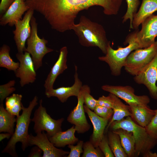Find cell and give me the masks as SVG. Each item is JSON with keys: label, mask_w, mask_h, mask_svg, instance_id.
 Returning a JSON list of instances; mask_svg holds the SVG:
<instances>
[{"label": "cell", "mask_w": 157, "mask_h": 157, "mask_svg": "<svg viewBox=\"0 0 157 157\" xmlns=\"http://www.w3.org/2000/svg\"><path fill=\"white\" fill-rule=\"evenodd\" d=\"M123 0H27L30 8L42 15L52 29L60 32L72 30L80 11L95 6L108 15L117 14Z\"/></svg>", "instance_id": "obj_1"}, {"label": "cell", "mask_w": 157, "mask_h": 157, "mask_svg": "<svg viewBox=\"0 0 157 157\" xmlns=\"http://www.w3.org/2000/svg\"><path fill=\"white\" fill-rule=\"evenodd\" d=\"M72 30L77 36L81 45L97 47L104 54L106 53L108 45L110 42L108 41L106 31L101 25L82 15L79 23L74 24Z\"/></svg>", "instance_id": "obj_2"}, {"label": "cell", "mask_w": 157, "mask_h": 157, "mask_svg": "<svg viewBox=\"0 0 157 157\" xmlns=\"http://www.w3.org/2000/svg\"><path fill=\"white\" fill-rule=\"evenodd\" d=\"M38 97L35 96L30 103L28 106L26 108L22 104V114L16 117V126L14 132L7 145L2 151V153H7L13 157L18 155L16 150V145L18 142L22 144V149L23 151L29 145V135L28 129L31 122V116L32 111L38 104Z\"/></svg>", "instance_id": "obj_3"}, {"label": "cell", "mask_w": 157, "mask_h": 157, "mask_svg": "<svg viewBox=\"0 0 157 157\" xmlns=\"http://www.w3.org/2000/svg\"><path fill=\"white\" fill-rule=\"evenodd\" d=\"M136 29L126 37L124 44L125 45L128 44L127 46L125 47H118L117 49H114L111 47L110 42L105 55L98 57L100 60L108 65L113 75L118 76L121 74L127 57L132 51L142 48L136 40Z\"/></svg>", "instance_id": "obj_4"}, {"label": "cell", "mask_w": 157, "mask_h": 157, "mask_svg": "<svg viewBox=\"0 0 157 157\" xmlns=\"http://www.w3.org/2000/svg\"><path fill=\"white\" fill-rule=\"evenodd\" d=\"M109 128L112 131L121 128L132 133L135 141V156H136L141 154L144 156L157 143V140L149 135L145 128L137 124L130 116L113 122Z\"/></svg>", "instance_id": "obj_5"}, {"label": "cell", "mask_w": 157, "mask_h": 157, "mask_svg": "<svg viewBox=\"0 0 157 157\" xmlns=\"http://www.w3.org/2000/svg\"><path fill=\"white\" fill-rule=\"evenodd\" d=\"M31 31L30 36L27 40V47L24 52L29 53L31 56L35 70L42 65V60L47 53L53 50L46 46L48 41L43 38H40L38 35L37 23L33 15L30 21Z\"/></svg>", "instance_id": "obj_6"}, {"label": "cell", "mask_w": 157, "mask_h": 157, "mask_svg": "<svg viewBox=\"0 0 157 157\" xmlns=\"http://www.w3.org/2000/svg\"><path fill=\"white\" fill-rule=\"evenodd\" d=\"M157 53V41L147 48L135 50L126 60L124 66L125 70L131 75H137L151 61Z\"/></svg>", "instance_id": "obj_7"}, {"label": "cell", "mask_w": 157, "mask_h": 157, "mask_svg": "<svg viewBox=\"0 0 157 157\" xmlns=\"http://www.w3.org/2000/svg\"><path fill=\"white\" fill-rule=\"evenodd\" d=\"M42 100L40 99L39 106L35 110L31 121L34 123L33 129L36 134L45 131L49 138L62 131L61 126L64 118H62L58 120L52 118L47 113L46 108L42 106Z\"/></svg>", "instance_id": "obj_8"}, {"label": "cell", "mask_w": 157, "mask_h": 157, "mask_svg": "<svg viewBox=\"0 0 157 157\" xmlns=\"http://www.w3.org/2000/svg\"><path fill=\"white\" fill-rule=\"evenodd\" d=\"M101 88L103 90L122 99L129 106L147 105L150 102V99L147 96L135 95L134 89L130 86L105 85L102 86Z\"/></svg>", "instance_id": "obj_9"}, {"label": "cell", "mask_w": 157, "mask_h": 157, "mask_svg": "<svg viewBox=\"0 0 157 157\" xmlns=\"http://www.w3.org/2000/svg\"><path fill=\"white\" fill-rule=\"evenodd\" d=\"M134 79L137 83L145 85L151 97L157 100V53L142 71L135 76Z\"/></svg>", "instance_id": "obj_10"}, {"label": "cell", "mask_w": 157, "mask_h": 157, "mask_svg": "<svg viewBox=\"0 0 157 157\" xmlns=\"http://www.w3.org/2000/svg\"><path fill=\"white\" fill-rule=\"evenodd\" d=\"M16 56L19 65L14 72L16 76L20 78L21 86L23 87L34 83L36 79V74L30 54L27 52H24V53H18Z\"/></svg>", "instance_id": "obj_11"}, {"label": "cell", "mask_w": 157, "mask_h": 157, "mask_svg": "<svg viewBox=\"0 0 157 157\" xmlns=\"http://www.w3.org/2000/svg\"><path fill=\"white\" fill-rule=\"evenodd\" d=\"M34 11L32 9L29 8L27 11L23 19L17 21L15 24V29L13 33L18 53H23L25 50V42L31 33V28L30 23Z\"/></svg>", "instance_id": "obj_12"}, {"label": "cell", "mask_w": 157, "mask_h": 157, "mask_svg": "<svg viewBox=\"0 0 157 157\" xmlns=\"http://www.w3.org/2000/svg\"><path fill=\"white\" fill-rule=\"evenodd\" d=\"M140 30L137 29L136 39L142 48H147L155 42L157 36V15L146 18L141 24Z\"/></svg>", "instance_id": "obj_13"}, {"label": "cell", "mask_w": 157, "mask_h": 157, "mask_svg": "<svg viewBox=\"0 0 157 157\" xmlns=\"http://www.w3.org/2000/svg\"><path fill=\"white\" fill-rule=\"evenodd\" d=\"M77 98V104L71 111L67 120L69 123L74 125L76 131L78 133H83L89 130L90 126L85 115L83 90L82 87Z\"/></svg>", "instance_id": "obj_14"}, {"label": "cell", "mask_w": 157, "mask_h": 157, "mask_svg": "<svg viewBox=\"0 0 157 157\" xmlns=\"http://www.w3.org/2000/svg\"><path fill=\"white\" fill-rule=\"evenodd\" d=\"M34 136L31 133L29 135V145L38 147L42 151V157H65L69 152L59 149L56 147L49 140L46 133L43 131L36 133Z\"/></svg>", "instance_id": "obj_15"}, {"label": "cell", "mask_w": 157, "mask_h": 157, "mask_svg": "<svg viewBox=\"0 0 157 157\" xmlns=\"http://www.w3.org/2000/svg\"><path fill=\"white\" fill-rule=\"evenodd\" d=\"M75 73L74 76V82L70 87H62L56 89L53 88L45 91L48 98L56 97L62 103L65 102L68 98L72 96L77 97L82 86V84L78 76L77 67L75 65Z\"/></svg>", "instance_id": "obj_16"}, {"label": "cell", "mask_w": 157, "mask_h": 157, "mask_svg": "<svg viewBox=\"0 0 157 157\" xmlns=\"http://www.w3.org/2000/svg\"><path fill=\"white\" fill-rule=\"evenodd\" d=\"M85 112L88 115L93 127L92 133L90 141L94 146L98 147L99 144L104 135V131L108 124V119L101 117L84 105Z\"/></svg>", "instance_id": "obj_17"}, {"label": "cell", "mask_w": 157, "mask_h": 157, "mask_svg": "<svg viewBox=\"0 0 157 157\" xmlns=\"http://www.w3.org/2000/svg\"><path fill=\"white\" fill-rule=\"evenodd\" d=\"M29 9L24 0H15L1 17L0 25L13 26L16 22L21 20L22 15Z\"/></svg>", "instance_id": "obj_18"}, {"label": "cell", "mask_w": 157, "mask_h": 157, "mask_svg": "<svg viewBox=\"0 0 157 157\" xmlns=\"http://www.w3.org/2000/svg\"><path fill=\"white\" fill-rule=\"evenodd\" d=\"M68 50L66 46L62 47L58 60L51 69L45 81V90L53 88V85L58 76L67 68V64Z\"/></svg>", "instance_id": "obj_19"}, {"label": "cell", "mask_w": 157, "mask_h": 157, "mask_svg": "<svg viewBox=\"0 0 157 157\" xmlns=\"http://www.w3.org/2000/svg\"><path fill=\"white\" fill-rule=\"evenodd\" d=\"M132 119L140 126L144 127L150 123L157 109H151L147 105L129 106Z\"/></svg>", "instance_id": "obj_20"}, {"label": "cell", "mask_w": 157, "mask_h": 157, "mask_svg": "<svg viewBox=\"0 0 157 157\" xmlns=\"http://www.w3.org/2000/svg\"><path fill=\"white\" fill-rule=\"evenodd\" d=\"M157 11V0H142L140 8L134 17L133 29H138L139 26L148 17Z\"/></svg>", "instance_id": "obj_21"}, {"label": "cell", "mask_w": 157, "mask_h": 157, "mask_svg": "<svg viewBox=\"0 0 157 157\" xmlns=\"http://www.w3.org/2000/svg\"><path fill=\"white\" fill-rule=\"evenodd\" d=\"M76 129L74 125L67 130L61 131L49 138L50 141L57 147H63L66 145L74 144L79 141L75 137Z\"/></svg>", "instance_id": "obj_22"}, {"label": "cell", "mask_w": 157, "mask_h": 157, "mask_svg": "<svg viewBox=\"0 0 157 157\" xmlns=\"http://www.w3.org/2000/svg\"><path fill=\"white\" fill-rule=\"evenodd\" d=\"M110 93L113 101V114L111 120L106 128V131L108 130L110 125L113 122L120 120L125 117L131 116L129 106L124 104L115 95Z\"/></svg>", "instance_id": "obj_23"}, {"label": "cell", "mask_w": 157, "mask_h": 157, "mask_svg": "<svg viewBox=\"0 0 157 157\" xmlns=\"http://www.w3.org/2000/svg\"><path fill=\"white\" fill-rule=\"evenodd\" d=\"M112 131L119 135L122 147L128 156H135V141L132 133L121 128Z\"/></svg>", "instance_id": "obj_24"}, {"label": "cell", "mask_w": 157, "mask_h": 157, "mask_svg": "<svg viewBox=\"0 0 157 157\" xmlns=\"http://www.w3.org/2000/svg\"><path fill=\"white\" fill-rule=\"evenodd\" d=\"M15 116L8 112L3 107V103L0 104V132L8 133L12 135L14 130L15 123L16 122Z\"/></svg>", "instance_id": "obj_25"}, {"label": "cell", "mask_w": 157, "mask_h": 157, "mask_svg": "<svg viewBox=\"0 0 157 157\" xmlns=\"http://www.w3.org/2000/svg\"><path fill=\"white\" fill-rule=\"evenodd\" d=\"M107 136L109 145L115 157H128L122 147L119 135L111 131L108 132Z\"/></svg>", "instance_id": "obj_26"}, {"label": "cell", "mask_w": 157, "mask_h": 157, "mask_svg": "<svg viewBox=\"0 0 157 157\" xmlns=\"http://www.w3.org/2000/svg\"><path fill=\"white\" fill-rule=\"evenodd\" d=\"M10 47L6 44H3L1 48L0 67L15 72L19 67V63L13 61L10 55Z\"/></svg>", "instance_id": "obj_27"}, {"label": "cell", "mask_w": 157, "mask_h": 157, "mask_svg": "<svg viewBox=\"0 0 157 157\" xmlns=\"http://www.w3.org/2000/svg\"><path fill=\"white\" fill-rule=\"evenodd\" d=\"M21 94H13L7 97L5 100V109L9 113L16 117L19 116V113L22 110Z\"/></svg>", "instance_id": "obj_28"}, {"label": "cell", "mask_w": 157, "mask_h": 157, "mask_svg": "<svg viewBox=\"0 0 157 157\" xmlns=\"http://www.w3.org/2000/svg\"><path fill=\"white\" fill-rule=\"evenodd\" d=\"M127 4V9L126 13L122 17V22L124 23L129 19L130 29H133L132 22L135 15L137 12L138 9L140 4V0H126Z\"/></svg>", "instance_id": "obj_29"}, {"label": "cell", "mask_w": 157, "mask_h": 157, "mask_svg": "<svg viewBox=\"0 0 157 157\" xmlns=\"http://www.w3.org/2000/svg\"><path fill=\"white\" fill-rule=\"evenodd\" d=\"M83 149L82 157H104L99 147H95L90 141L84 143Z\"/></svg>", "instance_id": "obj_30"}, {"label": "cell", "mask_w": 157, "mask_h": 157, "mask_svg": "<svg viewBox=\"0 0 157 157\" xmlns=\"http://www.w3.org/2000/svg\"><path fill=\"white\" fill-rule=\"evenodd\" d=\"M83 97L85 105L91 110H94L97 105V100L94 99L90 94V89L87 85H82Z\"/></svg>", "instance_id": "obj_31"}, {"label": "cell", "mask_w": 157, "mask_h": 157, "mask_svg": "<svg viewBox=\"0 0 157 157\" xmlns=\"http://www.w3.org/2000/svg\"><path fill=\"white\" fill-rule=\"evenodd\" d=\"M14 80L10 81L7 83L0 86V102L3 103V100L15 90L14 87L15 83Z\"/></svg>", "instance_id": "obj_32"}, {"label": "cell", "mask_w": 157, "mask_h": 157, "mask_svg": "<svg viewBox=\"0 0 157 157\" xmlns=\"http://www.w3.org/2000/svg\"><path fill=\"white\" fill-rule=\"evenodd\" d=\"M94 113L98 116L104 118L109 119L112 116V108L97 105L94 110Z\"/></svg>", "instance_id": "obj_33"}, {"label": "cell", "mask_w": 157, "mask_h": 157, "mask_svg": "<svg viewBox=\"0 0 157 157\" xmlns=\"http://www.w3.org/2000/svg\"><path fill=\"white\" fill-rule=\"evenodd\" d=\"M83 140L78 141L77 144L74 146V144H69L68 147L70 149V151L66 157H79L81 154L83 153V146L84 144Z\"/></svg>", "instance_id": "obj_34"}, {"label": "cell", "mask_w": 157, "mask_h": 157, "mask_svg": "<svg viewBox=\"0 0 157 157\" xmlns=\"http://www.w3.org/2000/svg\"><path fill=\"white\" fill-rule=\"evenodd\" d=\"M98 147L103 153L104 157H115L109 145L107 136L104 135L99 144Z\"/></svg>", "instance_id": "obj_35"}, {"label": "cell", "mask_w": 157, "mask_h": 157, "mask_svg": "<svg viewBox=\"0 0 157 157\" xmlns=\"http://www.w3.org/2000/svg\"><path fill=\"white\" fill-rule=\"evenodd\" d=\"M145 128L149 135L157 140V110L149 124Z\"/></svg>", "instance_id": "obj_36"}, {"label": "cell", "mask_w": 157, "mask_h": 157, "mask_svg": "<svg viewBox=\"0 0 157 157\" xmlns=\"http://www.w3.org/2000/svg\"><path fill=\"white\" fill-rule=\"evenodd\" d=\"M97 104L107 108H112L113 101L110 93L107 96H102L97 100Z\"/></svg>", "instance_id": "obj_37"}, {"label": "cell", "mask_w": 157, "mask_h": 157, "mask_svg": "<svg viewBox=\"0 0 157 157\" xmlns=\"http://www.w3.org/2000/svg\"><path fill=\"white\" fill-rule=\"evenodd\" d=\"M15 0H1L0 4V13L6 12Z\"/></svg>", "instance_id": "obj_38"}, {"label": "cell", "mask_w": 157, "mask_h": 157, "mask_svg": "<svg viewBox=\"0 0 157 157\" xmlns=\"http://www.w3.org/2000/svg\"><path fill=\"white\" fill-rule=\"evenodd\" d=\"M42 150L38 146L33 147L28 155V157H40L42 152Z\"/></svg>", "instance_id": "obj_39"}, {"label": "cell", "mask_w": 157, "mask_h": 157, "mask_svg": "<svg viewBox=\"0 0 157 157\" xmlns=\"http://www.w3.org/2000/svg\"><path fill=\"white\" fill-rule=\"evenodd\" d=\"M12 135L8 133H1L0 134V141H1L5 138L9 139L11 138Z\"/></svg>", "instance_id": "obj_40"}, {"label": "cell", "mask_w": 157, "mask_h": 157, "mask_svg": "<svg viewBox=\"0 0 157 157\" xmlns=\"http://www.w3.org/2000/svg\"><path fill=\"white\" fill-rule=\"evenodd\" d=\"M144 156L146 157H157V154L153 153L150 151L145 155Z\"/></svg>", "instance_id": "obj_41"}, {"label": "cell", "mask_w": 157, "mask_h": 157, "mask_svg": "<svg viewBox=\"0 0 157 157\" xmlns=\"http://www.w3.org/2000/svg\"><path fill=\"white\" fill-rule=\"evenodd\" d=\"M24 0L25 1H26V0Z\"/></svg>", "instance_id": "obj_42"}]
</instances>
